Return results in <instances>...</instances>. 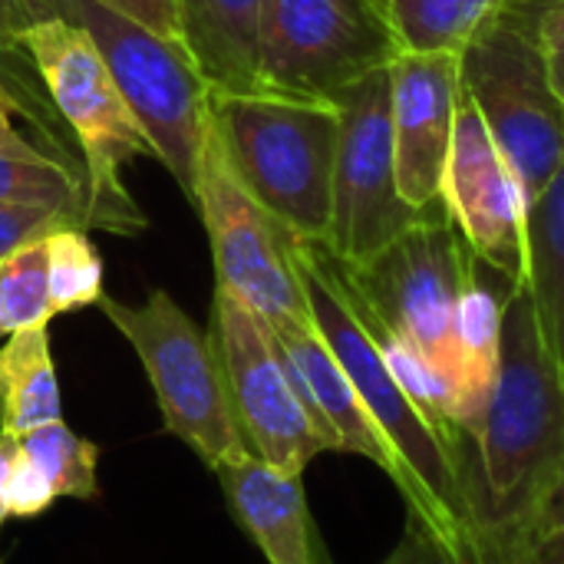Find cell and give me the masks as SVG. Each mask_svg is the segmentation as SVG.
<instances>
[{"instance_id": "1", "label": "cell", "mask_w": 564, "mask_h": 564, "mask_svg": "<svg viewBox=\"0 0 564 564\" xmlns=\"http://www.w3.org/2000/svg\"><path fill=\"white\" fill-rule=\"evenodd\" d=\"M564 463V370L525 281L502 311L499 370L479 433L463 446V486L486 545L522 555Z\"/></svg>"}, {"instance_id": "2", "label": "cell", "mask_w": 564, "mask_h": 564, "mask_svg": "<svg viewBox=\"0 0 564 564\" xmlns=\"http://www.w3.org/2000/svg\"><path fill=\"white\" fill-rule=\"evenodd\" d=\"M294 264L314 330L344 367L397 459V489L406 502L410 522L426 529L453 555L489 549L473 522L463 486V456L426 423L390 373L383 350L347 288L340 261L317 241H297Z\"/></svg>"}, {"instance_id": "3", "label": "cell", "mask_w": 564, "mask_h": 564, "mask_svg": "<svg viewBox=\"0 0 564 564\" xmlns=\"http://www.w3.org/2000/svg\"><path fill=\"white\" fill-rule=\"evenodd\" d=\"M208 122L245 185L297 241L324 245L340 116L334 102L281 93H208Z\"/></svg>"}, {"instance_id": "4", "label": "cell", "mask_w": 564, "mask_h": 564, "mask_svg": "<svg viewBox=\"0 0 564 564\" xmlns=\"http://www.w3.org/2000/svg\"><path fill=\"white\" fill-rule=\"evenodd\" d=\"M23 46L79 149L89 228L126 238L139 235L145 215L122 185V165L129 159H155V145L106 69L96 43L63 17H36L23 33Z\"/></svg>"}, {"instance_id": "5", "label": "cell", "mask_w": 564, "mask_h": 564, "mask_svg": "<svg viewBox=\"0 0 564 564\" xmlns=\"http://www.w3.org/2000/svg\"><path fill=\"white\" fill-rule=\"evenodd\" d=\"M469 261L473 248L440 198L423 205L413 225L383 251L364 264H340L364 311L410 344L446 383L449 397H456L459 387L456 314Z\"/></svg>"}, {"instance_id": "6", "label": "cell", "mask_w": 564, "mask_h": 564, "mask_svg": "<svg viewBox=\"0 0 564 564\" xmlns=\"http://www.w3.org/2000/svg\"><path fill=\"white\" fill-rule=\"evenodd\" d=\"M36 17H63L86 30L106 69L129 99L142 129L155 145V159L169 169L188 202H195L198 152L208 122V86L188 53L119 13L106 0H26Z\"/></svg>"}, {"instance_id": "7", "label": "cell", "mask_w": 564, "mask_h": 564, "mask_svg": "<svg viewBox=\"0 0 564 564\" xmlns=\"http://www.w3.org/2000/svg\"><path fill=\"white\" fill-rule=\"evenodd\" d=\"M99 307L139 354L165 433L192 446L212 473L248 459L251 453L238 433L208 330H202L162 288L149 291L142 304H122L102 294Z\"/></svg>"}, {"instance_id": "8", "label": "cell", "mask_w": 564, "mask_h": 564, "mask_svg": "<svg viewBox=\"0 0 564 564\" xmlns=\"http://www.w3.org/2000/svg\"><path fill=\"white\" fill-rule=\"evenodd\" d=\"M459 89L516 169L525 198H539L564 165V99L549 50L502 10L459 50Z\"/></svg>"}, {"instance_id": "9", "label": "cell", "mask_w": 564, "mask_h": 564, "mask_svg": "<svg viewBox=\"0 0 564 564\" xmlns=\"http://www.w3.org/2000/svg\"><path fill=\"white\" fill-rule=\"evenodd\" d=\"M400 53L383 0H261L268 93L334 102Z\"/></svg>"}, {"instance_id": "10", "label": "cell", "mask_w": 564, "mask_h": 564, "mask_svg": "<svg viewBox=\"0 0 564 564\" xmlns=\"http://www.w3.org/2000/svg\"><path fill=\"white\" fill-rule=\"evenodd\" d=\"M192 205L202 215L212 245L218 291L241 301L264 324L311 321L294 264L297 238L245 192L212 122H205L202 135Z\"/></svg>"}, {"instance_id": "11", "label": "cell", "mask_w": 564, "mask_h": 564, "mask_svg": "<svg viewBox=\"0 0 564 564\" xmlns=\"http://www.w3.org/2000/svg\"><path fill=\"white\" fill-rule=\"evenodd\" d=\"M208 337L248 453L278 473L304 476L307 463L327 453L330 443L307 413L271 327L241 301L215 288Z\"/></svg>"}, {"instance_id": "12", "label": "cell", "mask_w": 564, "mask_h": 564, "mask_svg": "<svg viewBox=\"0 0 564 564\" xmlns=\"http://www.w3.org/2000/svg\"><path fill=\"white\" fill-rule=\"evenodd\" d=\"M334 106L340 116V135L324 248L340 264H364L400 238L420 212L403 198L397 182L390 66L344 89Z\"/></svg>"}, {"instance_id": "13", "label": "cell", "mask_w": 564, "mask_h": 564, "mask_svg": "<svg viewBox=\"0 0 564 564\" xmlns=\"http://www.w3.org/2000/svg\"><path fill=\"white\" fill-rule=\"evenodd\" d=\"M440 198L466 245L482 261H489L512 281H525L529 198L516 169L509 165L463 89Z\"/></svg>"}, {"instance_id": "14", "label": "cell", "mask_w": 564, "mask_h": 564, "mask_svg": "<svg viewBox=\"0 0 564 564\" xmlns=\"http://www.w3.org/2000/svg\"><path fill=\"white\" fill-rule=\"evenodd\" d=\"M459 112L456 53H400L390 66L397 182L413 208L440 202Z\"/></svg>"}, {"instance_id": "15", "label": "cell", "mask_w": 564, "mask_h": 564, "mask_svg": "<svg viewBox=\"0 0 564 564\" xmlns=\"http://www.w3.org/2000/svg\"><path fill=\"white\" fill-rule=\"evenodd\" d=\"M235 522L261 549L268 564H327L307 509L301 476L271 469L248 456L215 469Z\"/></svg>"}, {"instance_id": "16", "label": "cell", "mask_w": 564, "mask_h": 564, "mask_svg": "<svg viewBox=\"0 0 564 564\" xmlns=\"http://www.w3.org/2000/svg\"><path fill=\"white\" fill-rule=\"evenodd\" d=\"M268 327H271L274 340L281 344V350L288 354V360L294 364L311 406L317 410V416L337 440V453H357V456L370 459L397 486L400 469H397V459H393L387 440L380 436V430L370 420V413L364 410L354 383L347 380L344 367L337 364V357L330 354L324 337L314 330V324L288 321V324H268Z\"/></svg>"}, {"instance_id": "17", "label": "cell", "mask_w": 564, "mask_h": 564, "mask_svg": "<svg viewBox=\"0 0 564 564\" xmlns=\"http://www.w3.org/2000/svg\"><path fill=\"white\" fill-rule=\"evenodd\" d=\"M178 43L208 93H261V0H175Z\"/></svg>"}, {"instance_id": "18", "label": "cell", "mask_w": 564, "mask_h": 564, "mask_svg": "<svg viewBox=\"0 0 564 564\" xmlns=\"http://www.w3.org/2000/svg\"><path fill=\"white\" fill-rule=\"evenodd\" d=\"M519 281L492 268L473 251L469 278L456 314V350H459V387L453 397V416L466 443L479 433L499 370L502 311Z\"/></svg>"}, {"instance_id": "19", "label": "cell", "mask_w": 564, "mask_h": 564, "mask_svg": "<svg viewBox=\"0 0 564 564\" xmlns=\"http://www.w3.org/2000/svg\"><path fill=\"white\" fill-rule=\"evenodd\" d=\"M50 324L7 334L0 347V430L26 433L33 426L63 420L59 380L50 354Z\"/></svg>"}, {"instance_id": "20", "label": "cell", "mask_w": 564, "mask_h": 564, "mask_svg": "<svg viewBox=\"0 0 564 564\" xmlns=\"http://www.w3.org/2000/svg\"><path fill=\"white\" fill-rule=\"evenodd\" d=\"M525 284L564 370V165L549 188L529 202Z\"/></svg>"}, {"instance_id": "21", "label": "cell", "mask_w": 564, "mask_h": 564, "mask_svg": "<svg viewBox=\"0 0 564 564\" xmlns=\"http://www.w3.org/2000/svg\"><path fill=\"white\" fill-rule=\"evenodd\" d=\"M509 0H383L403 53H456L489 26Z\"/></svg>"}, {"instance_id": "22", "label": "cell", "mask_w": 564, "mask_h": 564, "mask_svg": "<svg viewBox=\"0 0 564 564\" xmlns=\"http://www.w3.org/2000/svg\"><path fill=\"white\" fill-rule=\"evenodd\" d=\"M0 202L69 208L83 218V228L89 231L86 175L26 139L0 145Z\"/></svg>"}, {"instance_id": "23", "label": "cell", "mask_w": 564, "mask_h": 564, "mask_svg": "<svg viewBox=\"0 0 564 564\" xmlns=\"http://www.w3.org/2000/svg\"><path fill=\"white\" fill-rule=\"evenodd\" d=\"M0 96L10 102L13 116H23L43 139L46 152H53L56 159H63L66 165L83 172V159L79 149L66 129V122L59 119L40 73L36 63L30 56V50L20 46H0ZM86 175V172H83Z\"/></svg>"}, {"instance_id": "24", "label": "cell", "mask_w": 564, "mask_h": 564, "mask_svg": "<svg viewBox=\"0 0 564 564\" xmlns=\"http://www.w3.org/2000/svg\"><path fill=\"white\" fill-rule=\"evenodd\" d=\"M20 449L50 476L56 499H96V463H99V446L76 436L63 420L33 426L17 436Z\"/></svg>"}, {"instance_id": "25", "label": "cell", "mask_w": 564, "mask_h": 564, "mask_svg": "<svg viewBox=\"0 0 564 564\" xmlns=\"http://www.w3.org/2000/svg\"><path fill=\"white\" fill-rule=\"evenodd\" d=\"M50 258L46 238H40L0 261V330L17 334L50 324Z\"/></svg>"}, {"instance_id": "26", "label": "cell", "mask_w": 564, "mask_h": 564, "mask_svg": "<svg viewBox=\"0 0 564 564\" xmlns=\"http://www.w3.org/2000/svg\"><path fill=\"white\" fill-rule=\"evenodd\" d=\"M50 258V307L53 317L99 304L102 297V258L93 248L86 228L66 225L46 238Z\"/></svg>"}, {"instance_id": "27", "label": "cell", "mask_w": 564, "mask_h": 564, "mask_svg": "<svg viewBox=\"0 0 564 564\" xmlns=\"http://www.w3.org/2000/svg\"><path fill=\"white\" fill-rule=\"evenodd\" d=\"M76 225L83 228V218L69 208H43V205H3L0 202V261L13 254L17 248L50 238L53 231Z\"/></svg>"}, {"instance_id": "28", "label": "cell", "mask_w": 564, "mask_h": 564, "mask_svg": "<svg viewBox=\"0 0 564 564\" xmlns=\"http://www.w3.org/2000/svg\"><path fill=\"white\" fill-rule=\"evenodd\" d=\"M383 564H529L522 555L502 552L496 545L469 552V555H453L446 552L426 529H420L416 522L406 525L403 542L390 552V558Z\"/></svg>"}, {"instance_id": "29", "label": "cell", "mask_w": 564, "mask_h": 564, "mask_svg": "<svg viewBox=\"0 0 564 564\" xmlns=\"http://www.w3.org/2000/svg\"><path fill=\"white\" fill-rule=\"evenodd\" d=\"M53 502H56V492H53L50 476L23 449H17L13 473H10V489H7V512H10V519H36Z\"/></svg>"}, {"instance_id": "30", "label": "cell", "mask_w": 564, "mask_h": 564, "mask_svg": "<svg viewBox=\"0 0 564 564\" xmlns=\"http://www.w3.org/2000/svg\"><path fill=\"white\" fill-rule=\"evenodd\" d=\"M506 10L516 13L549 53H564V0H509Z\"/></svg>"}, {"instance_id": "31", "label": "cell", "mask_w": 564, "mask_h": 564, "mask_svg": "<svg viewBox=\"0 0 564 564\" xmlns=\"http://www.w3.org/2000/svg\"><path fill=\"white\" fill-rule=\"evenodd\" d=\"M109 7H116L119 13L139 20L142 26H149L152 33L178 43V26H175V0H106ZM182 46V43H178Z\"/></svg>"}, {"instance_id": "32", "label": "cell", "mask_w": 564, "mask_h": 564, "mask_svg": "<svg viewBox=\"0 0 564 564\" xmlns=\"http://www.w3.org/2000/svg\"><path fill=\"white\" fill-rule=\"evenodd\" d=\"M30 23L33 10L26 0H0V46H20Z\"/></svg>"}, {"instance_id": "33", "label": "cell", "mask_w": 564, "mask_h": 564, "mask_svg": "<svg viewBox=\"0 0 564 564\" xmlns=\"http://www.w3.org/2000/svg\"><path fill=\"white\" fill-rule=\"evenodd\" d=\"M562 529H564V463H562V469H558V476H555V482H552V489H549V496H545L542 512H539L535 542H539V539H545V535H555V532H562ZM529 555H532V552H529Z\"/></svg>"}, {"instance_id": "34", "label": "cell", "mask_w": 564, "mask_h": 564, "mask_svg": "<svg viewBox=\"0 0 564 564\" xmlns=\"http://www.w3.org/2000/svg\"><path fill=\"white\" fill-rule=\"evenodd\" d=\"M17 449H20L17 436L0 430V529H3V522L10 519V512H7V489H10V473H13Z\"/></svg>"}, {"instance_id": "35", "label": "cell", "mask_w": 564, "mask_h": 564, "mask_svg": "<svg viewBox=\"0 0 564 564\" xmlns=\"http://www.w3.org/2000/svg\"><path fill=\"white\" fill-rule=\"evenodd\" d=\"M529 564H564V529L555 535H545L532 545Z\"/></svg>"}, {"instance_id": "36", "label": "cell", "mask_w": 564, "mask_h": 564, "mask_svg": "<svg viewBox=\"0 0 564 564\" xmlns=\"http://www.w3.org/2000/svg\"><path fill=\"white\" fill-rule=\"evenodd\" d=\"M13 142H23V135H20L17 126H13V109H10V102L0 96V145H13Z\"/></svg>"}, {"instance_id": "37", "label": "cell", "mask_w": 564, "mask_h": 564, "mask_svg": "<svg viewBox=\"0 0 564 564\" xmlns=\"http://www.w3.org/2000/svg\"><path fill=\"white\" fill-rule=\"evenodd\" d=\"M549 59H552V79L564 99V53H549Z\"/></svg>"}, {"instance_id": "38", "label": "cell", "mask_w": 564, "mask_h": 564, "mask_svg": "<svg viewBox=\"0 0 564 564\" xmlns=\"http://www.w3.org/2000/svg\"><path fill=\"white\" fill-rule=\"evenodd\" d=\"M0 334H3V330H0Z\"/></svg>"}]
</instances>
